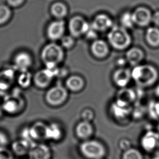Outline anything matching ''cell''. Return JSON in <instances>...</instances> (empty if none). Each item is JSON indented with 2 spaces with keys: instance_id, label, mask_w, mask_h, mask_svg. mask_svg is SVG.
<instances>
[{
  "instance_id": "6da1fadb",
  "label": "cell",
  "mask_w": 159,
  "mask_h": 159,
  "mask_svg": "<svg viewBox=\"0 0 159 159\" xmlns=\"http://www.w3.org/2000/svg\"><path fill=\"white\" fill-rule=\"evenodd\" d=\"M131 77L140 88H151L154 86L159 80V70L153 65L140 64L133 67Z\"/></svg>"
},
{
  "instance_id": "7a4b0ae2",
  "label": "cell",
  "mask_w": 159,
  "mask_h": 159,
  "mask_svg": "<svg viewBox=\"0 0 159 159\" xmlns=\"http://www.w3.org/2000/svg\"><path fill=\"white\" fill-rule=\"evenodd\" d=\"M65 54L61 46L51 42L43 46L41 50L40 57L45 67L53 69L58 67L64 60Z\"/></svg>"
},
{
  "instance_id": "3957f363",
  "label": "cell",
  "mask_w": 159,
  "mask_h": 159,
  "mask_svg": "<svg viewBox=\"0 0 159 159\" xmlns=\"http://www.w3.org/2000/svg\"><path fill=\"white\" fill-rule=\"evenodd\" d=\"M107 38L110 46L119 51L128 50L133 41L129 32L120 26H114L109 31Z\"/></svg>"
},
{
  "instance_id": "277c9868",
  "label": "cell",
  "mask_w": 159,
  "mask_h": 159,
  "mask_svg": "<svg viewBox=\"0 0 159 159\" xmlns=\"http://www.w3.org/2000/svg\"><path fill=\"white\" fill-rule=\"evenodd\" d=\"M69 95V91L66 87L59 84L48 89L46 93L45 99L48 106L58 107L67 101Z\"/></svg>"
},
{
  "instance_id": "5b68a950",
  "label": "cell",
  "mask_w": 159,
  "mask_h": 159,
  "mask_svg": "<svg viewBox=\"0 0 159 159\" xmlns=\"http://www.w3.org/2000/svg\"><path fill=\"white\" fill-rule=\"evenodd\" d=\"M90 26V22L88 21L83 16L79 15L72 16L67 24L70 35L75 39L84 36Z\"/></svg>"
},
{
  "instance_id": "8992f818",
  "label": "cell",
  "mask_w": 159,
  "mask_h": 159,
  "mask_svg": "<svg viewBox=\"0 0 159 159\" xmlns=\"http://www.w3.org/2000/svg\"><path fill=\"white\" fill-rule=\"evenodd\" d=\"M80 150L83 155L89 159H102L106 154L103 145L95 140H88L82 143Z\"/></svg>"
},
{
  "instance_id": "52a82bcc",
  "label": "cell",
  "mask_w": 159,
  "mask_h": 159,
  "mask_svg": "<svg viewBox=\"0 0 159 159\" xmlns=\"http://www.w3.org/2000/svg\"><path fill=\"white\" fill-rule=\"evenodd\" d=\"M58 67L53 69L45 67L37 71L33 76V83L38 88H48L51 85L54 78L57 77Z\"/></svg>"
},
{
  "instance_id": "ba28073f",
  "label": "cell",
  "mask_w": 159,
  "mask_h": 159,
  "mask_svg": "<svg viewBox=\"0 0 159 159\" xmlns=\"http://www.w3.org/2000/svg\"><path fill=\"white\" fill-rule=\"evenodd\" d=\"M67 25L64 20H54L46 28V35L52 42L60 40L65 35Z\"/></svg>"
},
{
  "instance_id": "9c48e42d",
  "label": "cell",
  "mask_w": 159,
  "mask_h": 159,
  "mask_svg": "<svg viewBox=\"0 0 159 159\" xmlns=\"http://www.w3.org/2000/svg\"><path fill=\"white\" fill-rule=\"evenodd\" d=\"M90 24L93 28L98 33L109 31L114 26L112 17L104 13H98L95 15Z\"/></svg>"
},
{
  "instance_id": "30bf717a",
  "label": "cell",
  "mask_w": 159,
  "mask_h": 159,
  "mask_svg": "<svg viewBox=\"0 0 159 159\" xmlns=\"http://www.w3.org/2000/svg\"><path fill=\"white\" fill-rule=\"evenodd\" d=\"M33 64L32 56L29 52L20 51L15 54L13 59V66L20 72L29 71Z\"/></svg>"
},
{
  "instance_id": "8fae6325",
  "label": "cell",
  "mask_w": 159,
  "mask_h": 159,
  "mask_svg": "<svg viewBox=\"0 0 159 159\" xmlns=\"http://www.w3.org/2000/svg\"><path fill=\"white\" fill-rule=\"evenodd\" d=\"M135 26L146 27L152 22L153 14L149 9L141 7L132 12Z\"/></svg>"
},
{
  "instance_id": "7c38bea8",
  "label": "cell",
  "mask_w": 159,
  "mask_h": 159,
  "mask_svg": "<svg viewBox=\"0 0 159 159\" xmlns=\"http://www.w3.org/2000/svg\"><path fill=\"white\" fill-rule=\"evenodd\" d=\"M114 84L120 88H126L132 80L131 70L127 67H119L112 75Z\"/></svg>"
},
{
  "instance_id": "4fadbf2b",
  "label": "cell",
  "mask_w": 159,
  "mask_h": 159,
  "mask_svg": "<svg viewBox=\"0 0 159 159\" xmlns=\"http://www.w3.org/2000/svg\"><path fill=\"white\" fill-rule=\"evenodd\" d=\"M90 51L95 58L104 59L109 55V44L102 39H96L91 44Z\"/></svg>"
},
{
  "instance_id": "5bb4252c",
  "label": "cell",
  "mask_w": 159,
  "mask_h": 159,
  "mask_svg": "<svg viewBox=\"0 0 159 159\" xmlns=\"http://www.w3.org/2000/svg\"><path fill=\"white\" fill-rule=\"evenodd\" d=\"M137 94L135 91L126 87L119 90L115 101L122 106L131 107V105L135 102Z\"/></svg>"
},
{
  "instance_id": "9a60e30c",
  "label": "cell",
  "mask_w": 159,
  "mask_h": 159,
  "mask_svg": "<svg viewBox=\"0 0 159 159\" xmlns=\"http://www.w3.org/2000/svg\"><path fill=\"white\" fill-rule=\"evenodd\" d=\"M132 110V107L122 106L115 101L113 102L110 107V112L112 116L118 121L127 120L131 116Z\"/></svg>"
},
{
  "instance_id": "2e32d148",
  "label": "cell",
  "mask_w": 159,
  "mask_h": 159,
  "mask_svg": "<svg viewBox=\"0 0 159 159\" xmlns=\"http://www.w3.org/2000/svg\"><path fill=\"white\" fill-rule=\"evenodd\" d=\"M125 59L128 64L133 67L142 64L145 58V53L142 48L138 47H132L127 50Z\"/></svg>"
},
{
  "instance_id": "e0dca14e",
  "label": "cell",
  "mask_w": 159,
  "mask_h": 159,
  "mask_svg": "<svg viewBox=\"0 0 159 159\" xmlns=\"http://www.w3.org/2000/svg\"><path fill=\"white\" fill-rule=\"evenodd\" d=\"M85 86V81L80 75H73L67 78L65 81L66 88L72 93H80Z\"/></svg>"
},
{
  "instance_id": "ac0fdd59",
  "label": "cell",
  "mask_w": 159,
  "mask_h": 159,
  "mask_svg": "<svg viewBox=\"0 0 159 159\" xmlns=\"http://www.w3.org/2000/svg\"><path fill=\"white\" fill-rule=\"evenodd\" d=\"M50 13L55 20H64L69 15V7L65 2L56 1L51 5Z\"/></svg>"
},
{
  "instance_id": "d6986e66",
  "label": "cell",
  "mask_w": 159,
  "mask_h": 159,
  "mask_svg": "<svg viewBox=\"0 0 159 159\" xmlns=\"http://www.w3.org/2000/svg\"><path fill=\"white\" fill-rule=\"evenodd\" d=\"M25 106L24 99L20 96H16L12 98L6 100L2 106L3 110L11 114H17L21 111Z\"/></svg>"
},
{
  "instance_id": "ffe728a7",
  "label": "cell",
  "mask_w": 159,
  "mask_h": 159,
  "mask_svg": "<svg viewBox=\"0 0 159 159\" xmlns=\"http://www.w3.org/2000/svg\"><path fill=\"white\" fill-rule=\"evenodd\" d=\"M30 159H50V149L43 144H34L29 152Z\"/></svg>"
},
{
  "instance_id": "44dd1931",
  "label": "cell",
  "mask_w": 159,
  "mask_h": 159,
  "mask_svg": "<svg viewBox=\"0 0 159 159\" xmlns=\"http://www.w3.org/2000/svg\"><path fill=\"white\" fill-rule=\"evenodd\" d=\"M141 143L146 151H153L159 144V135L154 131H148L142 137Z\"/></svg>"
},
{
  "instance_id": "7402d4cb",
  "label": "cell",
  "mask_w": 159,
  "mask_h": 159,
  "mask_svg": "<svg viewBox=\"0 0 159 159\" xmlns=\"http://www.w3.org/2000/svg\"><path fill=\"white\" fill-rule=\"evenodd\" d=\"M144 39L149 47L153 48H159V28L155 26L148 27L145 32Z\"/></svg>"
},
{
  "instance_id": "603a6c76",
  "label": "cell",
  "mask_w": 159,
  "mask_h": 159,
  "mask_svg": "<svg viewBox=\"0 0 159 159\" xmlns=\"http://www.w3.org/2000/svg\"><path fill=\"white\" fill-rule=\"evenodd\" d=\"M48 125L43 122L38 121L34 123L30 128V136L33 140L46 139V130Z\"/></svg>"
},
{
  "instance_id": "cb8c5ba5",
  "label": "cell",
  "mask_w": 159,
  "mask_h": 159,
  "mask_svg": "<svg viewBox=\"0 0 159 159\" xmlns=\"http://www.w3.org/2000/svg\"><path fill=\"white\" fill-rule=\"evenodd\" d=\"M93 127L91 122L82 120L75 127V133L78 138L87 139L93 135Z\"/></svg>"
},
{
  "instance_id": "d4e9b609",
  "label": "cell",
  "mask_w": 159,
  "mask_h": 159,
  "mask_svg": "<svg viewBox=\"0 0 159 159\" xmlns=\"http://www.w3.org/2000/svg\"><path fill=\"white\" fill-rule=\"evenodd\" d=\"M33 142H30L26 140H21L17 141L12 144V149L15 154L24 155L29 153L32 147L34 144Z\"/></svg>"
},
{
  "instance_id": "484cf974",
  "label": "cell",
  "mask_w": 159,
  "mask_h": 159,
  "mask_svg": "<svg viewBox=\"0 0 159 159\" xmlns=\"http://www.w3.org/2000/svg\"><path fill=\"white\" fill-rule=\"evenodd\" d=\"M62 135V128L59 123L53 122L48 125L46 139L57 141L61 138Z\"/></svg>"
},
{
  "instance_id": "4316f807",
  "label": "cell",
  "mask_w": 159,
  "mask_h": 159,
  "mask_svg": "<svg viewBox=\"0 0 159 159\" xmlns=\"http://www.w3.org/2000/svg\"><path fill=\"white\" fill-rule=\"evenodd\" d=\"M120 26L126 30H130L135 26L133 14L129 11L122 13L119 19Z\"/></svg>"
},
{
  "instance_id": "83f0119b",
  "label": "cell",
  "mask_w": 159,
  "mask_h": 159,
  "mask_svg": "<svg viewBox=\"0 0 159 159\" xmlns=\"http://www.w3.org/2000/svg\"><path fill=\"white\" fill-rule=\"evenodd\" d=\"M33 76L29 71L20 72L17 78V83L22 88H28L33 83Z\"/></svg>"
},
{
  "instance_id": "f1b7e54d",
  "label": "cell",
  "mask_w": 159,
  "mask_h": 159,
  "mask_svg": "<svg viewBox=\"0 0 159 159\" xmlns=\"http://www.w3.org/2000/svg\"><path fill=\"white\" fill-rule=\"evenodd\" d=\"M12 16V11L7 4H0V26L8 23Z\"/></svg>"
},
{
  "instance_id": "f546056e",
  "label": "cell",
  "mask_w": 159,
  "mask_h": 159,
  "mask_svg": "<svg viewBox=\"0 0 159 159\" xmlns=\"http://www.w3.org/2000/svg\"><path fill=\"white\" fill-rule=\"evenodd\" d=\"M61 45L64 49L70 50L75 46V38L71 35H64L60 40Z\"/></svg>"
},
{
  "instance_id": "4dcf8cb0",
  "label": "cell",
  "mask_w": 159,
  "mask_h": 159,
  "mask_svg": "<svg viewBox=\"0 0 159 159\" xmlns=\"http://www.w3.org/2000/svg\"><path fill=\"white\" fill-rule=\"evenodd\" d=\"M123 159H143V155L139 151L134 148H130L125 151Z\"/></svg>"
},
{
  "instance_id": "1f68e13d",
  "label": "cell",
  "mask_w": 159,
  "mask_h": 159,
  "mask_svg": "<svg viewBox=\"0 0 159 159\" xmlns=\"http://www.w3.org/2000/svg\"><path fill=\"white\" fill-rule=\"evenodd\" d=\"M80 116L82 120L91 122L95 118V112L93 110L87 108L82 111Z\"/></svg>"
},
{
  "instance_id": "d6a6232c",
  "label": "cell",
  "mask_w": 159,
  "mask_h": 159,
  "mask_svg": "<svg viewBox=\"0 0 159 159\" xmlns=\"http://www.w3.org/2000/svg\"><path fill=\"white\" fill-rule=\"evenodd\" d=\"M84 37L88 40L94 41L95 40L98 39V33L97 32L96 30H95L91 25L90 27L85 34Z\"/></svg>"
},
{
  "instance_id": "836d02e7",
  "label": "cell",
  "mask_w": 159,
  "mask_h": 159,
  "mask_svg": "<svg viewBox=\"0 0 159 159\" xmlns=\"http://www.w3.org/2000/svg\"><path fill=\"white\" fill-rule=\"evenodd\" d=\"M26 0H6V4L11 8H19L25 3Z\"/></svg>"
},
{
  "instance_id": "e575fe53",
  "label": "cell",
  "mask_w": 159,
  "mask_h": 159,
  "mask_svg": "<svg viewBox=\"0 0 159 159\" xmlns=\"http://www.w3.org/2000/svg\"><path fill=\"white\" fill-rule=\"evenodd\" d=\"M8 142V137L6 134L3 131H0V149L6 148Z\"/></svg>"
},
{
  "instance_id": "d590c367",
  "label": "cell",
  "mask_w": 159,
  "mask_h": 159,
  "mask_svg": "<svg viewBox=\"0 0 159 159\" xmlns=\"http://www.w3.org/2000/svg\"><path fill=\"white\" fill-rule=\"evenodd\" d=\"M0 159H13V154L7 148L0 149Z\"/></svg>"
},
{
  "instance_id": "8d00e7d4",
  "label": "cell",
  "mask_w": 159,
  "mask_h": 159,
  "mask_svg": "<svg viewBox=\"0 0 159 159\" xmlns=\"http://www.w3.org/2000/svg\"><path fill=\"white\" fill-rule=\"evenodd\" d=\"M120 146L122 149H123L125 151H127L130 148V142L129 140L123 139L120 142Z\"/></svg>"
},
{
  "instance_id": "74e56055",
  "label": "cell",
  "mask_w": 159,
  "mask_h": 159,
  "mask_svg": "<svg viewBox=\"0 0 159 159\" xmlns=\"http://www.w3.org/2000/svg\"><path fill=\"white\" fill-rule=\"evenodd\" d=\"M67 73H68V71L66 68L58 67L57 73V77H64L65 76H66Z\"/></svg>"
},
{
  "instance_id": "f35d334b",
  "label": "cell",
  "mask_w": 159,
  "mask_h": 159,
  "mask_svg": "<svg viewBox=\"0 0 159 159\" xmlns=\"http://www.w3.org/2000/svg\"><path fill=\"white\" fill-rule=\"evenodd\" d=\"M152 22L155 27H157L159 28V11L155 12L154 14H153Z\"/></svg>"
},
{
  "instance_id": "ab89813d",
  "label": "cell",
  "mask_w": 159,
  "mask_h": 159,
  "mask_svg": "<svg viewBox=\"0 0 159 159\" xmlns=\"http://www.w3.org/2000/svg\"><path fill=\"white\" fill-rule=\"evenodd\" d=\"M116 63L119 67H125V65L128 64L125 58H119L117 60Z\"/></svg>"
},
{
  "instance_id": "60d3db41",
  "label": "cell",
  "mask_w": 159,
  "mask_h": 159,
  "mask_svg": "<svg viewBox=\"0 0 159 159\" xmlns=\"http://www.w3.org/2000/svg\"><path fill=\"white\" fill-rule=\"evenodd\" d=\"M152 159H159V152L156 153Z\"/></svg>"
},
{
  "instance_id": "b9f144b4",
  "label": "cell",
  "mask_w": 159,
  "mask_h": 159,
  "mask_svg": "<svg viewBox=\"0 0 159 159\" xmlns=\"http://www.w3.org/2000/svg\"><path fill=\"white\" fill-rule=\"evenodd\" d=\"M3 111V110L2 106H0V117H1V116H2Z\"/></svg>"
},
{
  "instance_id": "7bdbcfd3",
  "label": "cell",
  "mask_w": 159,
  "mask_h": 159,
  "mask_svg": "<svg viewBox=\"0 0 159 159\" xmlns=\"http://www.w3.org/2000/svg\"></svg>"
}]
</instances>
